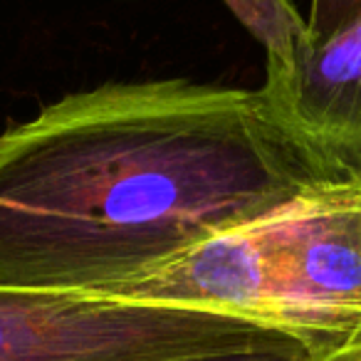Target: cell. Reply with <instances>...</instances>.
Listing matches in <instances>:
<instances>
[{
	"label": "cell",
	"mask_w": 361,
	"mask_h": 361,
	"mask_svg": "<svg viewBox=\"0 0 361 361\" xmlns=\"http://www.w3.org/2000/svg\"><path fill=\"white\" fill-rule=\"evenodd\" d=\"M361 16V0H310L307 37L322 42Z\"/></svg>",
	"instance_id": "8992f818"
},
{
	"label": "cell",
	"mask_w": 361,
	"mask_h": 361,
	"mask_svg": "<svg viewBox=\"0 0 361 361\" xmlns=\"http://www.w3.org/2000/svg\"><path fill=\"white\" fill-rule=\"evenodd\" d=\"M326 180L262 90L109 82L0 134V287L102 295Z\"/></svg>",
	"instance_id": "6da1fadb"
},
{
	"label": "cell",
	"mask_w": 361,
	"mask_h": 361,
	"mask_svg": "<svg viewBox=\"0 0 361 361\" xmlns=\"http://www.w3.org/2000/svg\"><path fill=\"white\" fill-rule=\"evenodd\" d=\"M285 334L295 331L203 307L0 287V361H166Z\"/></svg>",
	"instance_id": "7a4b0ae2"
},
{
	"label": "cell",
	"mask_w": 361,
	"mask_h": 361,
	"mask_svg": "<svg viewBox=\"0 0 361 361\" xmlns=\"http://www.w3.org/2000/svg\"><path fill=\"white\" fill-rule=\"evenodd\" d=\"M317 354H322V351L307 339L297 334H285L270 341H260V344L240 346V349L178 356V359L166 361H314Z\"/></svg>",
	"instance_id": "5b68a950"
},
{
	"label": "cell",
	"mask_w": 361,
	"mask_h": 361,
	"mask_svg": "<svg viewBox=\"0 0 361 361\" xmlns=\"http://www.w3.org/2000/svg\"><path fill=\"white\" fill-rule=\"evenodd\" d=\"M314 361H361V339L336 346V349L322 351V354L314 356Z\"/></svg>",
	"instance_id": "52a82bcc"
},
{
	"label": "cell",
	"mask_w": 361,
	"mask_h": 361,
	"mask_svg": "<svg viewBox=\"0 0 361 361\" xmlns=\"http://www.w3.org/2000/svg\"><path fill=\"white\" fill-rule=\"evenodd\" d=\"M260 233L277 324L319 351L361 339V186L319 183Z\"/></svg>",
	"instance_id": "3957f363"
},
{
	"label": "cell",
	"mask_w": 361,
	"mask_h": 361,
	"mask_svg": "<svg viewBox=\"0 0 361 361\" xmlns=\"http://www.w3.org/2000/svg\"><path fill=\"white\" fill-rule=\"evenodd\" d=\"M260 90L326 180L361 186V16L322 42L305 37Z\"/></svg>",
	"instance_id": "277c9868"
}]
</instances>
